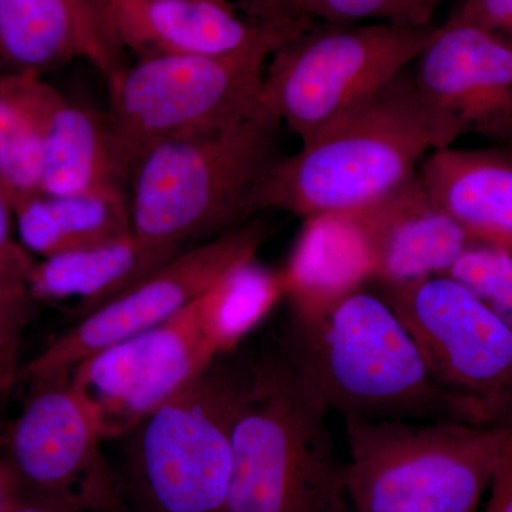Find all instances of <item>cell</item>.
Returning <instances> with one entry per match:
<instances>
[{
	"instance_id": "44dd1931",
	"label": "cell",
	"mask_w": 512,
	"mask_h": 512,
	"mask_svg": "<svg viewBox=\"0 0 512 512\" xmlns=\"http://www.w3.org/2000/svg\"><path fill=\"white\" fill-rule=\"evenodd\" d=\"M80 55L63 0H0V77H43Z\"/></svg>"
},
{
	"instance_id": "5b68a950",
	"label": "cell",
	"mask_w": 512,
	"mask_h": 512,
	"mask_svg": "<svg viewBox=\"0 0 512 512\" xmlns=\"http://www.w3.org/2000/svg\"><path fill=\"white\" fill-rule=\"evenodd\" d=\"M409 69L293 156L282 157L259 188L258 211L305 220L355 211L409 180L426 154L439 150Z\"/></svg>"
},
{
	"instance_id": "603a6c76",
	"label": "cell",
	"mask_w": 512,
	"mask_h": 512,
	"mask_svg": "<svg viewBox=\"0 0 512 512\" xmlns=\"http://www.w3.org/2000/svg\"><path fill=\"white\" fill-rule=\"evenodd\" d=\"M42 77H0V188L13 208L42 194L36 90Z\"/></svg>"
},
{
	"instance_id": "7c38bea8",
	"label": "cell",
	"mask_w": 512,
	"mask_h": 512,
	"mask_svg": "<svg viewBox=\"0 0 512 512\" xmlns=\"http://www.w3.org/2000/svg\"><path fill=\"white\" fill-rule=\"evenodd\" d=\"M268 237V224L249 221L178 252L119 298L76 320L23 375L30 379L69 372L94 353L167 322L210 291L229 269L256 258Z\"/></svg>"
},
{
	"instance_id": "ac0fdd59",
	"label": "cell",
	"mask_w": 512,
	"mask_h": 512,
	"mask_svg": "<svg viewBox=\"0 0 512 512\" xmlns=\"http://www.w3.org/2000/svg\"><path fill=\"white\" fill-rule=\"evenodd\" d=\"M36 106L42 138V192L67 195L124 187L114 167L103 117L67 100L43 77L37 83Z\"/></svg>"
},
{
	"instance_id": "8992f818",
	"label": "cell",
	"mask_w": 512,
	"mask_h": 512,
	"mask_svg": "<svg viewBox=\"0 0 512 512\" xmlns=\"http://www.w3.org/2000/svg\"><path fill=\"white\" fill-rule=\"evenodd\" d=\"M251 353H224L117 439L128 512H228L232 424Z\"/></svg>"
},
{
	"instance_id": "d4e9b609",
	"label": "cell",
	"mask_w": 512,
	"mask_h": 512,
	"mask_svg": "<svg viewBox=\"0 0 512 512\" xmlns=\"http://www.w3.org/2000/svg\"><path fill=\"white\" fill-rule=\"evenodd\" d=\"M473 293L512 329V254L490 245L473 244L446 274Z\"/></svg>"
},
{
	"instance_id": "5bb4252c",
	"label": "cell",
	"mask_w": 512,
	"mask_h": 512,
	"mask_svg": "<svg viewBox=\"0 0 512 512\" xmlns=\"http://www.w3.org/2000/svg\"><path fill=\"white\" fill-rule=\"evenodd\" d=\"M348 214L365 238L376 285L446 275L474 244L433 200L417 171L379 200Z\"/></svg>"
},
{
	"instance_id": "3957f363",
	"label": "cell",
	"mask_w": 512,
	"mask_h": 512,
	"mask_svg": "<svg viewBox=\"0 0 512 512\" xmlns=\"http://www.w3.org/2000/svg\"><path fill=\"white\" fill-rule=\"evenodd\" d=\"M311 23L275 18L254 43L225 55L137 59L109 82L104 119L111 156L126 187L154 148L212 133L261 109L266 63Z\"/></svg>"
},
{
	"instance_id": "30bf717a",
	"label": "cell",
	"mask_w": 512,
	"mask_h": 512,
	"mask_svg": "<svg viewBox=\"0 0 512 512\" xmlns=\"http://www.w3.org/2000/svg\"><path fill=\"white\" fill-rule=\"evenodd\" d=\"M0 464L20 498L70 512H128L103 439L69 372L30 377Z\"/></svg>"
},
{
	"instance_id": "83f0119b",
	"label": "cell",
	"mask_w": 512,
	"mask_h": 512,
	"mask_svg": "<svg viewBox=\"0 0 512 512\" xmlns=\"http://www.w3.org/2000/svg\"><path fill=\"white\" fill-rule=\"evenodd\" d=\"M448 22L476 26L512 43V0H466Z\"/></svg>"
},
{
	"instance_id": "f546056e",
	"label": "cell",
	"mask_w": 512,
	"mask_h": 512,
	"mask_svg": "<svg viewBox=\"0 0 512 512\" xmlns=\"http://www.w3.org/2000/svg\"><path fill=\"white\" fill-rule=\"evenodd\" d=\"M484 512H512V453L498 467Z\"/></svg>"
},
{
	"instance_id": "d6a6232c",
	"label": "cell",
	"mask_w": 512,
	"mask_h": 512,
	"mask_svg": "<svg viewBox=\"0 0 512 512\" xmlns=\"http://www.w3.org/2000/svg\"><path fill=\"white\" fill-rule=\"evenodd\" d=\"M15 498V490H13L5 470H3L2 464H0V512H9Z\"/></svg>"
},
{
	"instance_id": "2e32d148",
	"label": "cell",
	"mask_w": 512,
	"mask_h": 512,
	"mask_svg": "<svg viewBox=\"0 0 512 512\" xmlns=\"http://www.w3.org/2000/svg\"><path fill=\"white\" fill-rule=\"evenodd\" d=\"M417 171L474 244L512 254V150L444 148L424 158Z\"/></svg>"
},
{
	"instance_id": "52a82bcc",
	"label": "cell",
	"mask_w": 512,
	"mask_h": 512,
	"mask_svg": "<svg viewBox=\"0 0 512 512\" xmlns=\"http://www.w3.org/2000/svg\"><path fill=\"white\" fill-rule=\"evenodd\" d=\"M350 512H476L512 453V420H345Z\"/></svg>"
},
{
	"instance_id": "ba28073f",
	"label": "cell",
	"mask_w": 512,
	"mask_h": 512,
	"mask_svg": "<svg viewBox=\"0 0 512 512\" xmlns=\"http://www.w3.org/2000/svg\"><path fill=\"white\" fill-rule=\"evenodd\" d=\"M433 25H323L276 50L262 101L302 143L362 106L416 62Z\"/></svg>"
},
{
	"instance_id": "cb8c5ba5",
	"label": "cell",
	"mask_w": 512,
	"mask_h": 512,
	"mask_svg": "<svg viewBox=\"0 0 512 512\" xmlns=\"http://www.w3.org/2000/svg\"><path fill=\"white\" fill-rule=\"evenodd\" d=\"M446 0H262L264 18L320 20L323 25L387 23L406 28H426Z\"/></svg>"
},
{
	"instance_id": "f1b7e54d",
	"label": "cell",
	"mask_w": 512,
	"mask_h": 512,
	"mask_svg": "<svg viewBox=\"0 0 512 512\" xmlns=\"http://www.w3.org/2000/svg\"><path fill=\"white\" fill-rule=\"evenodd\" d=\"M35 299L28 291L0 289V345H20Z\"/></svg>"
},
{
	"instance_id": "8fae6325",
	"label": "cell",
	"mask_w": 512,
	"mask_h": 512,
	"mask_svg": "<svg viewBox=\"0 0 512 512\" xmlns=\"http://www.w3.org/2000/svg\"><path fill=\"white\" fill-rule=\"evenodd\" d=\"M200 299L70 370L74 393L101 439H120L222 355L205 325Z\"/></svg>"
},
{
	"instance_id": "e0dca14e",
	"label": "cell",
	"mask_w": 512,
	"mask_h": 512,
	"mask_svg": "<svg viewBox=\"0 0 512 512\" xmlns=\"http://www.w3.org/2000/svg\"><path fill=\"white\" fill-rule=\"evenodd\" d=\"M178 252L181 249L154 244L131 231L97 247L36 262L30 296L35 302L66 303L79 320L119 298Z\"/></svg>"
},
{
	"instance_id": "484cf974",
	"label": "cell",
	"mask_w": 512,
	"mask_h": 512,
	"mask_svg": "<svg viewBox=\"0 0 512 512\" xmlns=\"http://www.w3.org/2000/svg\"><path fill=\"white\" fill-rule=\"evenodd\" d=\"M76 23L80 55L107 80L117 76L126 66L123 50L111 39L109 30L100 18L94 0H63Z\"/></svg>"
},
{
	"instance_id": "836d02e7",
	"label": "cell",
	"mask_w": 512,
	"mask_h": 512,
	"mask_svg": "<svg viewBox=\"0 0 512 512\" xmlns=\"http://www.w3.org/2000/svg\"><path fill=\"white\" fill-rule=\"evenodd\" d=\"M207 2H215V3H229L228 0H207Z\"/></svg>"
},
{
	"instance_id": "1f68e13d",
	"label": "cell",
	"mask_w": 512,
	"mask_h": 512,
	"mask_svg": "<svg viewBox=\"0 0 512 512\" xmlns=\"http://www.w3.org/2000/svg\"><path fill=\"white\" fill-rule=\"evenodd\" d=\"M9 512H70L62 510V508L53 507V505L45 503H37V501L26 500L16 495L12 507Z\"/></svg>"
},
{
	"instance_id": "277c9868",
	"label": "cell",
	"mask_w": 512,
	"mask_h": 512,
	"mask_svg": "<svg viewBox=\"0 0 512 512\" xmlns=\"http://www.w3.org/2000/svg\"><path fill=\"white\" fill-rule=\"evenodd\" d=\"M279 126L262 104L231 126L154 148L127 184L133 234L183 251L247 224L282 158Z\"/></svg>"
},
{
	"instance_id": "d6986e66",
	"label": "cell",
	"mask_w": 512,
	"mask_h": 512,
	"mask_svg": "<svg viewBox=\"0 0 512 512\" xmlns=\"http://www.w3.org/2000/svg\"><path fill=\"white\" fill-rule=\"evenodd\" d=\"M281 272L289 311L325 305L373 279L365 238L348 212L306 218Z\"/></svg>"
},
{
	"instance_id": "9a60e30c",
	"label": "cell",
	"mask_w": 512,
	"mask_h": 512,
	"mask_svg": "<svg viewBox=\"0 0 512 512\" xmlns=\"http://www.w3.org/2000/svg\"><path fill=\"white\" fill-rule=\"evenodd\" d=\"M111 39L138 59L225 55L244 49L275 18L241 19L231 3L207 0H94Z\"/></svg>"
},
{
	"instance_id": "4fadbf2b",
	"label": "cell",
	"mask_w": 512,
	"mask_h": 512,
	"mask_svg": "<svg viewBox=\"0 0 512 512\" xmlns=\"http://www.w3.org/2000/svg\"><path fill=\"white\" fill-rule=\"evenodd\" d=\"M414 64V86L439 150L468 134L512 147L511 42L476 26L447 22Z\"/></svg>"
},
{
	"instance_id": "7a4b0ae2",
	"label": "cell",
	"mask_w": 512,
	"mask_h": 512,
	"mask_svg": "<svg viewBox=\"0 0 512 512\" xmlns=\"http://www.w3.org/2000/svg\"><path fill=\"white\" fill-rule=\"evenodd\" d=\"M328 416L279 338L251 355L232 424L228 512H350Z\"/></svg>"
},
{
	"instance_id": "4316f807",
	"label": "cell",
	"mask_w": 512,
	"mask_h": 512,
	"mask_svg": "<svg viewBox=\"0 0 512 512\" xmlns=\"http://www.w3.org/2000/svg\"><path fill=\"white\" fill-rule=\"evenodd\" d=\"M13 222L12 205L0 188V289L29 292V278L36 261L13 235Z\"/></svg>"
},
{
	"instance_id": "7402d4cb",
	"label": "cell",
	"mask_w": 512,
	"mask_h": 512,
	"mask_svg": "<svg viewBox=\"0 0 512 512\" xmlns=\"http://www.w3.org/2000/svg\"><path fill=\"white\" fill-rule=\"evenodd\" d=\"M285 298L281 269L266 268L256 258L229 269L201 296L205 325L220 353L234 352Z\"/></svg>"
},
{
	"instance_id": "e575fe53",
	"label": "cell",
	"mask_w": 512,
	"mask_h": 512,
	"mask_svg": "<svg viewBox=\"0 0 512 512\" xmlns=\"http://www.w3.org/2000/svg\"><path fill=\"white\" fill-rule=\"evenodd\" d=\"M254 2L256 3V5H259V3L262 2V0H254Z\"/></svg>"
},
{
	"instance_id": "9c48e42d",
	"label": "cell",
	"mask_w": 512,
	"mask_h": 512,
	"mask_svg": "<svg viewBox=\"0 0 512 512\" xmlns=\"http://www.w3.org/2000/svg\"><path fill=\"white\" fill-rule=\"evenodd\" d=\"M419 346L431 376L473 424L512 420V329L446 275L377 285Z\"/></svg>"
},
{
	"instance_id": "ffe728a7",
	"label": "cell",
	"mask_w": 512,
	"mask_h": 512,
	"mask_svg": "<svg viewBox=\"0 0 512 512\" xmlns=\"http://www.w3.org/2000/svg\"><path fill=\"white\" fill-rule=\"evenodd\" d=\"M19 241L43 258L97 247L131 234L130 204L124 187L37 194L13 208Z\"/></svg>"
},
{
	"instance_id": "4dcf8cb0",
	"label": "cell",
	"mask_w": 512,
	"mask_h": 512,
	"mask_svg": "<svg viewBox=\"0 0 512 512\" xmlns=\"http://www.w3.org/2000/svg\"><path fill=\"white\" fill-rule=\"evenodd\" d=\"M20 345H0V394L12 387L19 375Z\"/></svg>"
},
{
	"instance_id": "6da1fadb",
	"label": "cell",
	"mask_w": 512,
	"mask_h": 512,
	"mask_svg": "<svg viewBox=\"0 0 512 512\" xmlns=\"http://www.w3.org/2000/svg\"><path fill=\"white\" fill-rule=\"evenodd\" d=\"M306 389L345 420H468L441 389L412 333L366 286L303 311H289L278 336Z\"/></svg>"
}]
</instances>
